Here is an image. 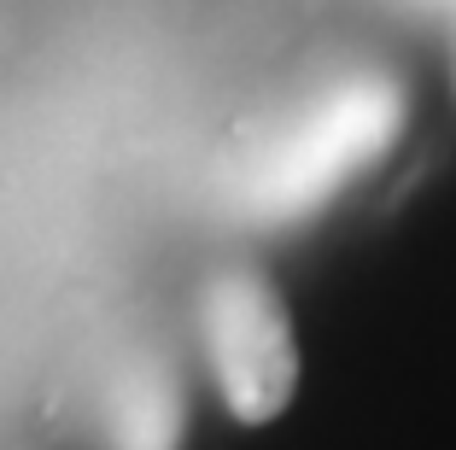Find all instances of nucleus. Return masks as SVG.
<instances>
[{"label": "nucleus", "instance_id": "2", "mask_svg": "<svg viewBox=\"0 0 456 450\" xmlns=\"http://www.w3.org/2000/svg\"><path fill=\"white\" fill-rule=\"evenodd\" d=\"M200 340L228 415L275 421L298 386V345L281 292L257 269H216L200 292Z\"/></svg>", "mask_w": 456, "mask_h": 450}, {"label": "nucleus", "instance_id": "1", "mask_svg": "<svg viewBox=\"0 0 456 450\" xmlns=\"http://www.w3.org/2000/svg\"><path fill=\"white\" fill-rule=\"evenodd\" d=\"M403 123V94L380 70H351L316 88L281 129H269L228 182L234 217L252 223H298L357 176Z\"/></svg>", "mask_w": 456, "mask_h": 450}, {"label": "nucleus", "instance_id": "3", "mask_svg": "<svg viewBox=\"0 0 456 450\" xmlns=\"http://www.w3.org/2000/svg\"><path fill=\"white\" fill-rule=\"evenodd\" d=\"M182 421H188V410L175 397L170 369L159 357H134L106 392L100 438H106V450H175Z\"/></svg>", "mask_w": 456, "mask_h": 450}]
</instances>
